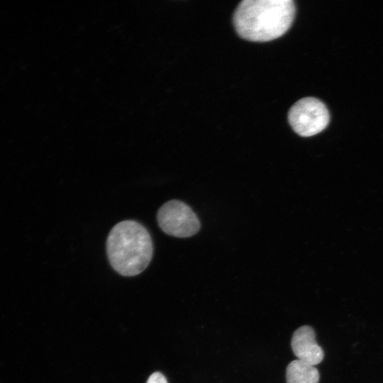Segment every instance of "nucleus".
Instances as JSON below:
<instances>
[{"label":"nucleus","instance_id":"obj_1","mask_svg":"<svg viewBox=\"0 0 383 383\" xmlns=\"http://www.w3.org/2000/svg\"><path fill=\"white\" fill-rule=\"evenodd\" d=\"M292 0H244L237 6L233 24L238 34L253 42H266L284 34L295 15Z\"/></svg>","mask_w":383,"mask_h":383},{"label":"nucleus","instance_id":"obj_2","mask_svg":"<svg viewBox=\"0 0 383 383\" xmlns=\"http://www.w3.org/2000/svg\"><path fill=\"white\" fill-rule=\"evenodd\" d=\"M106 252L111 267L123 276H135L148 266L153 247L148 230L140 223L123 221L111 230Z\"/></svg>","mask_w":383,"mask_h":383},{"label":"nucleus","instance_id":"obj_3","mask_svg":"<svg viewBox=\"0 0 383 383\" xmlns=\"http://www.w3.org/2000/svg\"><path fill=\"white\" fill-rule=\"evenodd\" d=\"M288 120L298 135L309 137L319 133L327 127L330 114L322 101L313 97H305L291 107Z\"/></svg>","mask_w":383,"mask_h":383},{"label":"nucleus","instance_id":"obj_4","mask_svg":"<svg viewBox=\"0 0 383 383\" xmlns=\"http://www.w3.org/2000/svg\"><path fill=\"white\" fill-rule=\"evenodd\" d=\"M157 220L160 228L167 235L187 238L195 235L200 222L192 209L179 200L165 203L157 211Z\"/></svg>","mask_w":383,"mask_h":383},{"label":"nucleus","instance_id":"obj_5","mask_svg":"<svg viewBox=\"0 0 383 383\" xmlns=\"http://www.w3.org/2000/svg\"><path fill=\"white\" fill-rule=\"evenodd\" d=\"M291 345L297 360L315 366L323 359V351L317 344L315 332L309 326H303L294 331Z\"/></svg>","mask_w":383,"mask_h":383},{"label":"nucleus","instance_id":"obj_6","mask_svg":"<svg viewBox=\"0 0 383 383\" xmlns=\"http://www.w3.org/2000/svg\"><path fill=\"white\" fill-rule=\"evenodd\" d=\"M319 372L315 366L295 360L286 370L287 383H318Z\"/></svg>","mask_w":383,"mask_h":383},{"label":"nucleus","instance_id":"obj_7","mask_svg":"<svg viewBox=\"0 0 383 383\" xmlns=\"http://www.w3.org/2000/svg\"><path fill=\"white\" fill-rule=\"evenodd\" d=\"M146 383H167L165 377L159 372L150 374Z\"/></svg>","mask_w":383,"mask_h":383}]
</instances>
